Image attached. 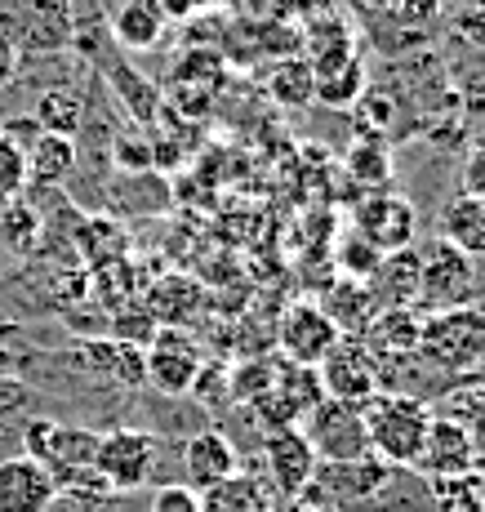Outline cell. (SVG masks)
Segmentation results:
<instances>
[{
  "label": "cell",
  "mask_w": 485,
  "mask_h": 512,
  "mask_svg": "<svg viewBox=\"0 0 485 512\" xmlns=\"http://www.w3.org/2000/svg\"><path fill=\"white\" fill-rule=\"evenodd\" d=\"M308 446L316 450L321 464H348V459H365L370 455V437H365V419H361V406L352 401H334V397H321L316 406L308 410Z\"/></svg>",
  "instance_id": "7"
},
{
  "label": "cell",
  "mask_w": 485,
  "mask_h": 512,
  "mask_svg": "<svg viewBox=\"0 0 485 512\" xmlns=\"http://www.w3.org/2000/svg\"><path fill=\"white\" fill-rule=\"evenodd\" d=\"M112 36L125 54H147V49L161 45L165 27H170V14H165L161 0H121L112 9Z\"/></svg>",
  "instance_id": "19"
},
{
  "label": "cell",
  "mask_w": 485,
  "mask_h": 512,
  "mask_svg": "<svg viewBox=\"0 0 485 512\" xmlns=\"http://www.w3.org/2000/svg\"><path fill=\"white\" fill-rule=\"evenodd\" d=\"M441 241H450L454 250H463L468 259H485V192H463L445 196L441 214H437Z\"/></svg>",
  "instance_id": "15"
},
{
  "label": "cell",
  "mask_w": 485,
  "mask_h": 512,
  "mask_svg": "<svg viewBox=\"0 0 485 512\" xmlns=\"http://www.w3.org/2000/svg\"><path fill=\"white\" fill-rule=\"evenodd\" d=\"M432 415L459 423V428L481 446L485 441V379L481 374H463V379L441 397V406L432 410Z\"/></svg>",
  "instance_id": "23"
},
{
  "label": "cell",
  "mask_w": 485,
  "mask_h": 512,
  "mask_svg": "<svg viewBox=\"0 0 485 512\" xmlns=\"http://www.w3.org/2000/svg\"><path fill=\"white\" fill-rule=\"evenodd\" d=\"M152 512H201V490L187 481H170V486L152 490Z\"/></svg>",
  "instance_id": "32"
},
{
  "label": "cell",
  "mask_w": 485,
  "mask_h": 512,
  "mask_svg": "<svg viewBox=\"0 0 485 512\" xmlns=\"http://www.w3.org/2000/svg\"><path fill=\"white\" fill-rule=\"evenodd\" d=\"M232 472H241L236 468V446L219 428H205V432H196V437L183 441V481L192 490L219 486V481L232 477Z\"/></svg>",
  "instance_id": "17"
},
{
  "label": "cell",
  "mask_w": 485,
  "mask_h": 512,
  "mask_svg": "<svg viewBox=\"0 0 485 512\" xmlns=\"http://www.w3.org/2000/svg\"><path fill=\"white\" fill-rule=\"evenodd\" d=\"M361 14H370V18H383V14H392L397 9V0H352Z\"/></svg>",
  "instance_id": "37"
},
{
  "label": "cell",
  "mask_w": 485,
  "mask_h": 512,
  "mask_svg": "<svg viewBox=\"0 0 485 512\" xmlns=\"http://www.w3.org/2000/svg\"><path fill=\"white\" fill-rule=\"evenodd\" d=\"M365 437H370V455L383 459L388 468H414L432 423V406L410 392H374L361 401Z\"/></svg>",
  "instance_id": "1"
},
{
  "label": "cell",
  "mask_w": 485,
  "mask_h": 512,
  "mask_svg": "<svg viewBox=\"0 0 485 512\" xmlns=\"http://www.w3.org/2000/svg\"><path fill=\"white\" fill-rule=\"evenodd\" d=\"M276 374H281V366H272V361H241L236 370H227V397L236 406H259L276 388Z\"/></svg>",
  "instance_id": "27"
},
{
  "label": "cell",
  "mask_w": 485,
  "mask_h": 512,
  "mask_svg": "<svg viewBox=\"0 0 485 512\" xmlns=\"http://www.w3.org/2000/svg\"><path fill=\"white\" fill-rule=\"evenodd\" d=\"M388 161H392V152L383 147L379 139H361L348 152V170H352V179H361L365 192H379V187H388L392 183V170H388Z\"/></svg>",
  "instance_id": "29"
},
{
  "label": "cell",
  "mask_w": 485,
  "mask_h": 512,
  "mask_svg": "<svg viewBox=\"0 0 485 512\" xmlns=\"http://www.w3.org/2000/svg\"><path fill=\"white\" fill-rule=\"evenodd\" d=\"M58 499V486L45 464L32 455L0 459V512H49Z\"/></svg>",
  "instance_id": "13"
},
{
  "label": "cell",
  "mask_w": 485,
  "mask_h": 512,
  "mask_svg": "<svg viewBox=\"0 0 485 512\" xmlns=\"http://www.w3.org/2000/svg\"><path fill=\"white\" fill-rule=\"evenodd\" d=\"M201 512H276V499L250 472H232L219 486L201 490Z\"/></svg>",
  "instance_id": "22"
},
{
  "label": "cell",
  "mask_w": 485,
  "mask_h": 512,
  "mask_svg": "<svg viewBox=\"0 0 485 512\" xmlns=\"http://www.w3.org/2000/svg\"><path fill=\"white\" fill-rule=\"evenodd\" d=\"M356 223V236L365 245H374L379 254H392V250H410L414 236H419V210L405 201L401 192L392 187H379V192H365L361 205L352 214Z\"/></svg>",
  "instance_id": "8"
},
{
  "label": "cell",
  "mask_w": 485,
  "mask_h": 512,
  "mask_svg": "<svg viewBox=\"0 0 485 512\" xmlns=\"http://www.w3.org/2000/svg\"><path fill=\"white\" fill-rule=\"evenodd\" d=\"M156 459H161V441L143 428H112L94 446V472L112 495H130V490L147 486Z\"/></svg>",
  "instance_id": "5"
},
{
  "label": "cell",
  "mask_w": 485,
  "mask_h": 512,
  "mask_svg": "<svg viewBox=\"0 0 485 512\" xmlns=\"http://www.w3.org/2000/svg\"><path fill=\"white\" fill-rule=\"evenodd\" d=\"M263 464H267L272 486L281 490L285 499H299L303 490H308L321 459H316V450L308 446L303 428H272V432H263Z\"/></svg>",
  "instance_id": "11"
},
{
  "label": "cell",
  "mask_w": 485,
  "mask_h": 512,
  "mask_svg": "<svg viewBox=\"0 0 485 512\" xmlns=\"http://www.w3.org/2000/svg\"><path fill=\"white\" fill-rule=\"evenodd\" d=\"M334 343H339V330H334V321L325 317V308L316 299H294L276 321V348H281V361H290V366L316 370Z\"/></svg>",
  "instance_id": "10"
},
{
  "label": "cell",
  "mask_w": 485,
  "mask_h": 512,
  "mask_svg": "<svg viewBox=\"0 0 485 512\" xmlns=\"http://www.w3.org/2000/svg\"><path fill=\"white\" fill-rule=\"evenodd\" d=\"M414 254H419V312L463 308L472 285H477V259H468L441 236H432Z\"/></svg>",
  "instance_id": "4"
},
{
  "label": "cell",
  "mask_w": 485,
  "mask_h": 512,
  "mask_svg": "<svg viewBox=\"0 0 485 512\" xmlns=\"http://www.w3.org/2000/svg\"><path fill=\"white\" fill-rule=\"evenodd\" d=\"M383 254L374 250V245H365L356 232L343 236V245H339V254H334V263H339V272L343 277H352V281H365L374 272V263H379Z\"/></svg>",
  "instance_id": "30"
},
{
  "label": "cell",
  "mask_w": 485,
  "mask_h": 512,
  "mask_svg": "<svg viewBox=\"0 0 485 512\" xmlns=\"http://www.w3.org/2000/svg\"><path fill=\"white\" fill-rule=\"evenodd\" d=\"M312 63V81H316V98L325 107H352L365 94V63L356 54V45L330 49V54L308 58Z\"/></svg>",
  "instance_id": "14"
},
{
  "label": "cell",
  "mask_w": 485,
  "mask_h": 512,
  "mask_svg": "<svg viewBox=\"0 0 485 512\" xmlns=\"http://www.w3.org/2000/svg\"><path fill=\"white\" fill-rule=\"evenodd\" d=\"M23 161H27V183H36V187H58V183L67 179V174L76 170V139L41 130L32 143L23 147Z\"/></svg>",
  "instance_id": "21"
},
{
  "label": "cell",
  "mask_w": 485,
  "mask_h": 512,
  "mask_svg": "<svg viewBox=\"0 0 485 512\" xmlns=\"http://www.w3.org/2000/svg\"><path fill=\"white\" fill-rule=\"evenodd\" d=\"M27 187V161H23V147L9 143L5 134H0V205L14 201V196H23Z\"/></svg>",
  "instance_id": "31"
},
{
  "label": "cell",
  "mask_w": 485,
  "mask_h": 512,
  "mask_svg": "<svg viewBox=\"0 0 485 512\" xmlns=\"http://www.w3.org/2000/svg\"><path fill=\"white\" fill-rule=\"evenodd\" d=\"M32 121L49 134H67V139H76V134H81V121H85V103H81L76 90H45L41 98H36Z\"/></svg>",
  "instance_id": "26"
},
{
  "label": "cell",
  "mask_w": 485,
  "mask_h": 512,
  "mask_svg": "<svg viewBox=\"0 0 485 512\" xmlns=\"http://www.w3.org/2000/svg\"><path fill=\"white\" fill-rule=\"evenodd\" d=\"M423 317H428V312H419V308H379L361 339L379 361L414 357L419 339H423Z\"/></svg>",
  "instance_id": "16"
},
{
  "label": "cell",
  "mask_w": 485,
  "mask_h": 512,
  "mask_svg": "<svg viewBox=\"0 0 485 512\" xmlns=\"http://www.w3.org/2000/svg\"><path fill=\"white\" fill-rule=\"evenodd\" d=\"M432 370L441 374H472L485 366V308H445L423 317L419 352Z\"/></svg>",
  "instance_id": "2"
},
{
  "label": "cell",
  "mask_w": 485,
  "mask_h": 512,
  "mask_svg": "<svg viewBox=\"0 0 485 512\" xmlns=\"http://www.w3.org/2000/svg\"><path fill=\"white\" fill-rule=\"evenodd\" d=\"M481 379H485V374H481Z\"/></svg>",
  "instance_id": "39"
},
{
  "label": "cell",
  "mask_w": 485,
  "mask_h": 512,
  "mask_svg": "<svg viewBox=\"0 0 485 512\" xmlns=\"http://www.w3.org/2000/svg\"><path fill=\"white\" fill-rule=\"evenodd\" d=\"M450 23L472 45H485V0H450Z\"/></svg>",
  "instance_id": "33"
},
{
  "label": "cell",
  "mask_w": 485,
  "mask_h": 512,
  "mask_svg": "<svg viewBox=\"0 0 485 512\" xmlns=\"http://www.w3.org/2000/svg\"><path fill=\"white\" fill-rule=\"evenodd\" d=\"M18 58H23V54H18V45L0 32V90H5V85L18 76Z\"/></svg>",
  "instance_id": "36"
},
{
  "label": "cell",
  "mask_w": 485,
  "mask_h": 512,
  "mask_svg": "<svg viewBox=\"0 0 485 512\" xmlns=\"http://www.w3.org/2000/svg\"><path fill=\"white\" fill-rule=\"evenodd\" d=\"M392 472L383 459L365 455V459H348V464H316L308 490L299 495V504H316L330 512H356L379 504V495L388 490Z\"/></svg>",
  "instance_id": "3"
},
{
  "label": "cell",
  "mask_w": 485,
  "mask_h": 512,
  "mask_svg": "<svg viewBox=\"0 0 485 512\" xmlns=\"http://www.w3.org/2000/svg\"><path fill=\"white\" fill-rule=\"evenodd\" d=\"M294 512H330V508H316V504H299V499H294Z\"/></svg>",
  "instance_id": "38"
},
{
  "label": "cell",
  "mask_w": 485,
  "mask_h": 512,
  "mask_svg": "<svg viewBox=\"0 0 485 512\" xmlns=\"http://www.w3.org/2000/svg\"><path fill=\"white\" fill-rule=\"evenodd\" d=\"M374 308H419V254L414 250H392L374 263L365 277Z\"/></svg>",
  "instance_id": "18"
},
{
  "label": "cell",
  "mask_w": 485,
  "mask_h": 512,
  "mask_svg": "<svg viewBox=\"0 0 485 512\" xmlns=\"http://www.w3.org/2000/svg\"><path fill=\"white\" fill-rule=\"evenodd\" d=\"M192 397H201V401L227 397V370L223 366H201V374H196V383H192Z\"/></svg>",
  "instance_id": "35"
},
{
  "label": "cell",
  "mask_w": 485,
  "mask_h": 512,
  "mask_svg": "<svg viewBox=\"0 0 485 512\" xmlns=\"http://www.w3.org/2000/svg\"><path fill=\"white\" fill-rule=\"evenodd\" d=\"M201 366H205L201 348H196L178 326H156V334L143 348V383H152V388L165 392V397L192 392Z\"/></svg>",
  "instance_id": "9"
},
{
  "label": "cell",
  "mask_w": 485,
  "mask_h": 512,
  "mask_svg": "<svg viewBox=\"0 0 485 512\" xmlns=\"http://www.w3.org/2000/svg\"><path fill=\"white\" fill-rule=\"evenodd\" d=\"M432 512H485V490L481 477H441L432 481Z\"/></svg>",
  "instance_id": "28"
},
{
  "label": "cell",
  "mask_w": 485,
  "mask_h": 512,
  "mask_svg": "<svg viewBox=\"0 0 485 512\" xmlns=\"http://www.w3.org/2000/svg\"><path fill=\"white\" fill-rule=\"evenodd\" d=\"M267 94H272L281 107H290V112L308 107L316 98L312 63H308V58H281V63L272 67V76H267Z\"/></svg>",
  "instance_id": "25"
},
{
  "label": "cell",
  "mask_w": 485,
  "mask_h": 512,
  "mask_svg": "<svg viewBox=\"0 0 485 512\" xmlns=\"http://www.w3.org/2000/svg\"><path fill=\"white\" fill-rule=\"evenodd\" d=\"M316 379H321L325 397L361 406V401H370L374 392H383V383H379L383 361L365 348L361 334H339V343H334V348L321 357V366H316Z\"/></svg>",
  "instance_id": "6"
},
{
  "label": "cell",
  "mask_w": 485,
  "mask_h": 512,
  "mask_svg": "<svg viewBox=\"0 0 485 512\" xmlns=\"http://www.w3.org/2000/svg\"><path fill=\"white\" fill-rule=\"evenodd\" d=\"M316 303L325 308V317L334 321L339 334H365V326H370L374 312H379L370 290H365V281H352V277H330Z\"/></svg>",
  "instance_id": "20"
},
{
  "label": "cell",
  "mask_w": 485,
  "mask_h": 512,
  "mask_svg": "<svg viewBox=\"0 0 485 512\" xmlns=\"http://www.w3.org/2000/svg\"><path fill=\"white\" fill-rule=\"evenodd\" d=\"M45 236V219L27 196H14V201L0 205V245L9 254H32Z\"/></svg>",
  "instance_id": "24"
},
{
  "label": "cell",
  "mask_w": 485,
  "mask_h": 512,
  "mask_svg": "<svg viewBox=\"0 0 485 512\" xmlns=\"http://www.w3.org/2000/svg\"><path fill=\"white\" fill-rule=\"evenodd\" d=\"M477 459H481V446L459 428V423L432 415L428 437H423V450H419V459H414V468H419L423 477L441 481V477H468V472H477Z\"/></svg>",
  "instance_id": "12"
},
{
  "label": "cell",
  "mask_w": 485,
  "mask_h": 512,
  "mask_svg": "<svg viewBox=\"0 0 485 512\" xmlns=\"http://www.w3.org/2000/svg\"><path fill=\"white\" fill-rule=\"evenodd\" d=\"M397 23L405 27H432L445 14V0H397Z\"/></svg>",
  "instance_id": "34"
}]
</instances>
